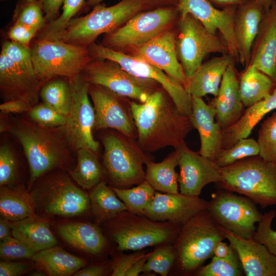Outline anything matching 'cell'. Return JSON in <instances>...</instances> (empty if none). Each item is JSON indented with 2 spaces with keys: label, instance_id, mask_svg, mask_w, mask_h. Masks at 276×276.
Masks as SVG:
<instances>
[{
  "label": "cell",
  "instance_id": "13",
  "mask_svg": "<svg viewBox=\"0 0 276 276\" xmlns=\"http://www.w3.org/2000/svg\"><path fill=\"white\" fill-rule=\"evenodd\" d=\"M90 84L101 86L120 96L144 103L157 89L158 83L136 77L109 60L93 59L81 73Z\"/></svg>",
  "mask_w": 276,
  "mask_h": 276
},
{
  "label": "cell",
  "instance_id": "14",
  "mask_svg": "<svg viewBox=\"0 0 276 276\" xmlns=\"http://www.w3.org/2000/svg\"><path fill=\"white\" fill-rule=\"evenodd\" d=\"M176 15V11L171 8L140 12L119 28L106 34L101 44L114 50L137 48L166 31Z\"/></svg>",
  "mask_w": 276,
  "mask_h": 276
},
{
  "label": "cell",
  "instance_id": "58",
  "mask_svg": "<svg viewBox=\"0 0 276 276\" xmlns=\"http://www.w3.org/2000/svg\"><path fill=\"white\" fill-rule=\"evenodd\" d=\"M10 221L1 217L0 220V240H3L12 236Z\"/></svg>",
  "mask_w": 276,
  "mask_h": 276
},
{
  "label": "cell",
  "instance_id": "33",
  "mask_svg": "<svg viewBox=\"0 0 276 276\" xmlns=\"http://www.w3.org/2000/svg\"><path fill=\"white\" fill-rule=\"evenodd\" d=\"M145 165V180L155 191L163 193H179V174L175 171L178 165V154L175 150L162 162L154 163L150 159Z\"/></svg>",
  "mask_w": 276,
  "mask_h": 276
},
{
  "label": "cell",
  "instance_id": "50",
  "mask_svg": "<svg viewBox=\"0 0 276 276\" xmlns=\"http://www.w3.org/2000/svg\"><path fill=\"white\" fill-rule=\"evenodd\" d=\"M38 32V31L34 27L15 22L10 28L8 32V36L10 40L30 48V43Z\"/></svg>",
  "mask_w": 276,
  "mask_h": 276
},
{
  "label": "cell",
  "instance_id": "25",
  "mask_svg": "<svg viewBox=\"0 0 276 276\" xmlns=\"http://www.w3.org/2000/svg\"><path fill=\"white\" fill-rule=\"evenodd\" d=\"M210 104L215 109L216 122L222 130L234 125L243 114L245 107L240 98L239 79L234 63L226 70L218 94Z\"/></svg>",
  "mask_w": 276,
  "mask_h": 276
},
{
  "label": "cell",
  "instance_id": "47",
  "mask_svg": "<svg viewBox=\"0 0 276 276\" xmlns=\"http://www.w3.org/2000/svg\"><path fill=\"white\" fill-rule=\"evenodd\" d=\"M275 215V210L263 214L252 239L263 244L276 257V231L271 227V224Z\"/></svg>",
  "mask_w": 276,
  "mask_h": 276
},
{
  "label": "cell",
  "instance_id": "4",
  "mask_svg": "<svg viewBox=\"0 0 276 276\" xmlns=\"http://www.w3.org/2000/svg\"><path fill=\"white\" fill-rule=\"evenodd\" d=\"M225 239L223 228L208 210L200 211L182 226L173 244L176 252L173 267L183 275L195 273L213 256L216 245Z\"/></svg>",
  "mask_w": 276,
  "mask_h": 276
},
{
  "label": "cell",
  "instance_id": "45",
  "mask_svg": "<svg viewBox=\"0 0 276 276\" xmlns=\"http://www.w3.org/2000/svg\"><path fill=\"white\" fill-rule=\"evenodd\" d=\"M30 48L11 40H5L2 43L1 52L11 59L19 68L31 74L36 75Z\"/></svg>",
  "mask_w": 276,
  "mask_h": 276
},
{
  "label": "cell",
  "instance_id": "18",
  "mask_svg": "<svg viewBox=\"0 0 276 276\" xmlns=\"http://www.w3.org/2000/svg\"><path fill=\"white\" fill-rule=\"evenodd\" d=\"M237 7L216 8L209 0H179L177 10L180 16L190 14L210 33L219 31L229 49V54L239 60L234 27Z\"/></svg>",
  "mask_w": 276,
  "mask_h": 276
},
{
  "label": "cell",
  "instance_id": "55",
  "mask_svg": "<svg viewBox=\"0 0 276 276\" xmlns=\"http://www.w3.org/2000/svg\"><path fill=\"white\" fill-rule=\"evenodd\" d=\"M107 266L105 264H95L83 267L76 271L73 275L75 276H100L102 275Z\"/></svg>",
  "mask_w": 276,
  "mask_h": 276
},
{
  "label": "cell",
  "instance_id": "46",
  "mask_svg": "<svg viewBox=\"0 0 276 276\" xmlns=\"http://www.w3.org/2000/svg\"><path fill=\"white\" fill-rule=\"evenodd\" d=\"M29 116L32 121L46 127L64 126L66 121V116L43 102L33 106Z\"/></svg>",
  "mask_w": 276,
  "mask_h": 276
},
{
  "label": "cell",
  "instance_id": "56",
  "mask_svg": "<svg viewBox=\"0 0 276 276\" xmlns=\"http://www.w3.org/2000/svg\"><path fill=\"white\" fill-rule=\"evenodd\" d=\"M235 250L227 243L221 241L215 246L213 250V256L219 258H226L233 254Z\"/></svg>",
  "mask_w": 276,
  "mask_h": 276
},
{
  "label": "cell",
  "instance_id": "2",
  "mask_svg": "<svg viewBox=\"0 0 276 276\" xmlns=\"http://www.w3.org/2000/svg\"><path fill=\"white\" fill-rule=\"evenodd\" d=\"M10 131L19 141L27 157L30 187L46 173L56 169H67L71 164V146L64 126L46 127L22 119Z\"/></svg>",
  "mask_w": 276,
  "mask_h": 276
},
{
  "label": "cell",
  "instance_id": "53",
  "mask_svg": "<svg viewBox=\"0 0 276 276\" xmlns=\"http://www.w3.org/2000/svg\"><path fill=\"white\" fill-rule=\"evenodd\" d=\"M32 108L30 104L21 100L6 101L0 105L1 111L5 113H22L29 112Z\"/></svg>",
  "mask_w": 276,
  "mask_h": 276
},
{
  "label": "cell",
  "instance_id": "39",
  "mask_svg": "<svg viewBox=\"0 0 276 276\" xmlns=\"http://www.w3.org/2000/svg\"><path fill=\"white\" fill-rule=\"evenodd\" d=\"M12 19L41 30L47 24L40 0H18Z\"/></svg>",
  "mask_w": 276,
  "mask_h": 276
},
{
  "label": "cell",
  "instance_id": "51",
  "mask_svg": "<svg viewBox=\"0 0 276 276\" xmlns=\"http://www.w3.org/2000/svg\"><path fill=\"white\" fill-rule=\"evenodd\" d=\"M145 250L138 251L130 254H121L114 259L112 262V276H125L127 271L137 260L146 255Z\"/></svg>",
  "mask_w": 276,
  "mask_h": 276
},
{
  "label": "cell",
  "instance_id": "11",
  "mask_svg": "<svg viewBox=\"0 0 276 276\" xmlns=\"http://www.w3.org/2000/svg\"><path fill=\"white\" fill-rule=\"evenodd\" d=\"M31 194L36 209L51 215L77 216L90 209L89 195L61 173L45 178Z\"/></svg>",
  "mask_w": 276,
  "mask_h": 276
},
{
  "label": "cell",
  "instance_id": "7",
  "mask_svg": "<svg viewBox=\"0 0 276 276\" xmlns=\"http://www.w3.org/2000/svg\"><path fill=\"white\" fill-rule=\"evenodd\" d=\"M103 164L111 182L117 188H127L145 180L144 165L150 159L134 139L117 131L101 136Z\"/></svg>",
  "mask_w": 276,
  "mask_h": 276
},
{
  "label": "cell",
  "instance_id": "60",
  "mask_svg": "<svg viewBox=\"0 0 276 276\" xmlns=\"http://www.w3.org/2000/svg\"><path fill=\"white\" fill-rule=\"evenodd\" d=\"M267 11L271 5L276 2V0H256Z\"/></svg>",
  "mask_w": 276,
  "mask_h": 276
},
{
  "label": "cell",
  "instance_id": "32",
  "mask_svg": "<svg viewBox=\"0 0 276 276\" xmlns=\"http://www.w3.org/2000/svg\"><path fill=\"white\" fill-rule=\"evenodd\" d=\"M31 259L51 276L73 274L86 265L84 259L55 246L35 252Z\"/></svg>",
  "mask_w": 276,
  "mask_h": 276
},
{
  "label": "cell",
  "instance_id": "29",
  "mask_svg": "<svg viewBox=\"0 0 276 276\" xmlns=\"http://www.w3.org/2000/svg\"><path fill=\"white\" fill-rule=\"evenodd\" d=\"M61 237L71 246L88 254L97 255L105 247L107 240L96 225L85 222H71L58 226Z\"/></svg>",
  "mask_w": 276,
  "mask_h": 276
},
{
  "label": "cell",
  "instance_id": "21",
  "mask_svg": "<svg viewBox=\"0 0 276 276\" xmlns=\"http://www.w3.org/2000/svg\"><path fill=\"white\" fill-rule=\"evenodd\" d=\"M176 42L174 32L166 30L135 48V55L163 71L185 87L188 78L178 58Z\"/></svg>",
  "mask_w": 276,
  "mask_h": 276
},
{
  "label": "cell",
  "instance_id": "48",
  "mask_svg": "<svg viewBox=\"0 0 276 276\" xmlns=\"http://www.w3.org/2000/svg\"><path fill=\"white\" fill-rule=\"evenodd\" d=\"M35 252L30 246L13 236L1 241L0 257L4 260L32 258Z\"/></svg>",
  "mask_w": 276,
  "mask_h": 276
},
{
  "label": "cell",
  "instance_id": "16",
  "mask_svg": "<svg viewBox=\"0 0 276 276\" xmlns=\"http://www.w3.org/2000/svg\"><path fill=\"white\" fill-rule=\"evenodd\" d=\"M88 94L95 109L94 130L113 129L135 140L137 130L131 111L130 101L98 85L90 84Z\"/></svg>",
  "mask_w": 276,
  "mask_h": 276
},
{
  "label": "cell",
  "instance_id": "26",
  "mask_svg": "<svg viewBox=\"0 0 276 276\" xmlns=\"http://www.w3.org/2000/svg\"><path fill=\"white\" fill-rule=\"evenodd\" d=\"M266 11L256 0H248L237 7L234 32L239 61L246 67L249 63L253 43Z\"/></svg>",
  "mask_w": 276,
  "mask_h": 276
},
{
  "label": "cell",
  "instance_id": "40",
  "mask_svg": "<svg viewBox=\"0 0 276 276\" xmlns=\"http://www.w3.org/2000/svg\"><path fill=\"white\" fill-rule=\"evenodd\" d=\"M198 276H242L244 274L236 251L226 258L213 256L211 262L195 272Z\"/></svg>",
  "mask_w": 276,
  "mask_h": 276
},
{
  "label": "cell",
  "instance_id": "30",
  "mask_svg": "<svg viewBox=\"0 0 276 276\" xmlns=\"http://www.w3.org/2000/svg\"><path fill=\"white\" fill-rule=\"evenodd\" d=\"M12 236L24 242L36 252L56 246L57 240L46 220L29 217L10 221Z\"/></svg>",
  "mask_w": 276,
  "mask_h": 276
},
{
  "label": "cell",
  "instance_id": "22",
  "mask_svg": "<svg viewBox=\"0 0 276 276\" xmlns=\"http://www.w3.org/2000/svg\"><path fill=\"white\" fill-rule=\"evenodd\" d=\"M223 229L226 239L238 256L245 275L276 276V257L265 246L252 238L244 239Z\"/></svg>",
  "mask_w": 276,
  "mask_h": 276
},
{
  "label": "cell",
  "instance_id": "5",
  "mask_svg": "<svg viewBox=\"0 0 276 276\" xmlns=\"http://www.w3.org/2000/svg\"><path fill=\"white\" fill-rule=\"evenodd\" d=\"M144 5L143 0H122L109 7L99 4L88 14L72 18L51 40L88 48L99 36L113 31L140 12Z\"/></svg>",
  "mask_w": 276,
  "mask_h": 276
},
{
  "label": "cell",
  "instance_id": "8",
  "mask_svg": "<svg viewBox=\"0 0 276 276\" xmlns=\"http://www.w3.org/2000/svg\"><path fill=\"white\" fill-rule=\"evenodd\" d=\"M112 239L117 249L140 250L147 247L173 244L182 226L157 221L145 216L123 212L112 219Z\"/></svg>",
  "mask_w": 276,
  "mask_h": 276
},
{
  "label": "cell",
  "instance_id": "15",
  "mask_svg": "<svg viewBox=\"0 0 276 276\" xmlns=\"http://www.w3.org/2000/svg\"><path fill=\"white\" fill-rule=\"evenodd\" d=\"M72 89V103L64 126L67 141L71 148L98 150L99 143L93 135L95 112L88 98L89 84L81 74L68 79Z\"/></svg>",
  "mask_w": 276,
  "mask_h": 276
},
{
  "label": "cell",
  "instance_id": "37",
  "mask_svg": "<svg viewBox=\"0 0 276 276\" xmlns=\"http://www.w3.org/2000/svg\"><path fill=\"white\" fill-rule=\"evenodd\" d=\"M58 78L51 79L42 86L40 98L43 102L67 116L72 103L71 86L68 79Z\"/></svg>",
  "mask_w": 276,
  "mask_h": 276
},
{
  "label": "cell",
  "instance_id": "42",
  "mask_svg": "<svg viewBox=\"0 0 276 276\" xmlns=\"http://www.w3.org/2000/svg\"><path fill=\"white\" fill-rule=\"evenodd\" d=\"M259 152L260 148L255 140L242 138L231 147L221 149L215 162L220 167H223L244 158L258 155Z\"/></svg>",
  "mask_w": 276,
  "mask_h": 276
},
{
  "label": "cell",
  "instance_id": "10",
  "mask_svg": "<svg viewBox=\"0 0 276 276\" xmlns=\"http://www.w3.org/2000/svg\"><path fill=\"white\" fill-rule=\"evenodd\" d=\"M176 44L178 60L188 79L210 54H229L225 40L209 32L190 14L180 16Z\"/></svg>",
  "mask_w": 276,
  "mask_h": 276
},
{
  "label": "cell",
  "instance_id": "20",
  "mask_svg": "<svg viewBox=\"0 0 276 276\" xmlns=\"http://www.w3.org/2000/svg\"><path fill=\"white\" fill-rule=\"evenodd\" d=\"M43 85L36 75L19 68L4 54H0V91L6 101L21 100L32 106L38 103Z\"/></svg>",
  "mask_w": 276,
  "mask_h": 276
},
{
  "label": "cell",
  "instance_id": "62",
  "mask_svg": "<svg viewBox=\"0 0 276 276\" xmlns=\"http://www.w3.org/2000/svg\"><path fill=\"white\" fill-rule=\"evenodd\" d=\"M1 1H6V0H1Z\"/></svg>",
  "mask_w": 276,
  "mask_h": 276
},
{
  "label": "cell",
  "instance_id": "44",
  "mask_svg": "<svg viewBox=\"0 0 276 276\" xmlns=\"http://www.w3.org/2000/svg\"><path fill=\"white\" fill-rule=\"evenodd\" d=\"M257 142L259 155L266 160L276 163V111L262 123Z\"/></svg>",
  "mask_w": 276,
  "mask_h": 276
},
{
  "label": "cell",
  "instance_id": "23",
  "mask_svg": "<svg viewBox=\"0 0 276 276\" xmlns=\"http://www.w3.org/2000/svg\"><path fill=\"white\" fill-rule=\"evenodd\" d=\"M248 65L255 66L276 81V2L263 16Z\"/></svg>",
  "mask_w": 276,
  "mask_h": 276
},
{
  "label": "cell",
  "instance_id": "3",
  "mask_svg": "<svg viewBox=\"0 0 276 276\" xmlns=\"http://www.w3.org/2000/svg\"><path fill=\"white\" fill-rule=\"evenodd\" d=\"M219 189L245 196L262 209L276 205V163L259 155L221 167Z\"/></svg>",
  "mask_w": 276,
  "mask_h": 276
},
{
  "label": "cell",
  "instance_id": "36",
  "mask_svg": "<svg viewBox=\"0 0 276 276\" xmlns=\"http://www.w3.org/2000/svg\"><path fill=\"white\" fill-rule=\"evenodd\" d=\"M77 165L68 172L72 178L82 188L90 189L101 182L103 169L95 152L86 148L77 151Z\"/></svg>",
  "mask_w": 276,
  "mask_h": 276
},
{
  "label": "cell",
  "instance_id": "49",
  "mask_svg": "<svg viewBox=\"0 0 276 276\" xmlns=\"http://www.w3.org/2000/svg\"><path fill=\"white\" fill-rule=\"evenodd\" d=\"M17 164L11 148L6 144L0 147V185L12 187L17 177Z\"/></svg>",
  "mask_w": 276,
  "mask_h": 276
},
{
  "label": "cell",
  "instance_id": "57",
  "mask_svg": "<svg viewBox=\"0 0 276 276\" xmlns=\"http://www.w3.org/2000/svg\"><path fill=\"white\" fill-rule=\"evenodd\" d=\"M150 252L147 253L145 256L137 260L133 265L127 271L125 276H137L142 272L143 266L146 263Z\"/></svg>",
  "mask_w": 276,
  "mask_h": 276
},
{
  "label": "cell",
  "instance_id": "24",
  "mask_svg": "<svg viewBox=\"0 0 276 276\" xmlns=\"http://www.w3.org/2000/svg\"><path fill=\"white\" fill-rule=\"evenodd\" d=\"M191 104L190 117L200 140V148L198 152L215 162L222 149V133L220 125L215 122V109L201 97H191Z\"/></svg>",
  "mask_w": 276,
  "mask_h": 276
},
{
  "label": "cell",
  "instance_id": "31",
  "mask_svg": "<svg viewBox=\"0 0 276 276\" xmlns=\"http://www.w3.org/2000/svg\"><path fill=\"white\" fill-rule=\"evenodd\" d=\"M36 206L31 193L22 185L15 187L1 186L0 213L10 221L35 217Z\"/></svg>",
  "mask_w": 276,
  "mask_h": 276
},
{
  "label": "cell",
  "instance_id": "41",
  "mask_svg": "<svg viewBox=\"0 0 276 276\" xmlns=\"http://www.w3.org/2000/svg\"><path fill=\"white\" fill-rule=\"evenodd\" d=\"M176 259V252L173 244L158 246L150 252L142 272H154L162 276H167L173 267Z\"/></svg>",
  "mask_w": 276,
  "mask_h": 276
},
{
  "label": "cell",
  "instance_id": "28",
  "mask_svg": "<svg viewBox=\"0 0 276 276\" xmlns=\"http://www.w3.org/2000/svg\"><path fill=\"white\" fill-rule=\"evenodd\" d=\"M276 109V82L272 91L264 99L246 108L241 118L234 125L222 130V149H228L238 140L248 137L263 118Z\"/></svg>",
  "mask_w": 276,
  "mask_h": 276
},
{
  "label": "cell",
  "instance_id": "17",
  "mask_svg": "<svg viewBox=\"0 0 276 276\" xmlns=\"http://www.w3.org/2000/svg\"><path fill=\"white\" fill-rule=\"evenodd\" d=\"M178 154L180 193L199 197L206 185L219 182L221 167L214 161L191 150L185 142L175 149Z\"/></svg>",
  "mask_w": 276,
  "mask_h": 276
},
{
  "label": "cell",
  "instance_id": "52",
  "mask_svg": "<svg viewBox=\"0 0 276 276\" xmlns=\"http://www.w3.org/2000/svg\"><path fill=\"white\" fill-rule=\"evenodd\" d=\"M30 268L28 263L3 260L0 262V275L19 276L26 273Z\"/></svg>",
  "mask_w": 276,
  "mask_h": 276
},
{
  "label": "cell",
  "instance_id": "9",
  "mask_svg": "<svg viewBox=\"0 0 276 276\" xmlns=\"http://www.w3.org/2000/svg\"><path fill=\"white\" fill-rule=\"evenodd\" d=\"M88 48L94 59L111 60L133 76L156 82L168 94L179 110L190 116L191 96L181 83L163 71L135 55H128L101 44L94 43Z\"/></svg>",
  "mask_w": 276,
  "mask_h": 276
},
{
  "label": "cell",
  "instance_id": "38",
  "mask_svg": "<svg viewBox=\"0 0 276 276\" xmlns=\"http://www.w3.org/2000/svg\"><path fill=\"white\" fill-rule=\"evenodd\" d=\"M111 189L124 203L128 211L141 216H144L145 209L152 201L156 192L146 180L130 189L117 187Z\"/></svg>",
  "mask_w": 276,
  "mask_h": 276
},
{
  "label": "cell",
  "instance_id": "27",
  "mask_svg": "<svg viewBox=\"0 0 276 276\" xmlns=\"http://www.w3.org/2000/svg\"><path fill=\"white\" fill-rule=\"evenodd\" d=\"M234 58L229 54L214 57L203 62L188 79L185 87L191 97H201L211 94L216 97L222 78Z\"/></svg>",
  "mask_w": 276,
  "mask_h": 276
},
{
  "label": "cell",
  "instance_id": "12",
  "mask_svg": "<svg viewBox=\"0 0 276 276\" xmlns=\"http://www.w3.org/2000/svg\"><path fill=\"white\" fill-rule=\"evenodd\" d=\"M207 210L220 226L244 239L252 237L263 215L248 197L219 188L212 194Z\"/></svg>",
  "mask_w": 276,
  "mask_h": 276
},
{
  "label": "cell",
  "instance_id": "19",
  "mask_svg": "<svg viewBox=\"0 0 276 276\" xmlns=\"http://www.w3.org/2000/svg\"><path fill=\"white\" fill-rule=\"evenodd\" d=\"M209 201L199 197L156 192L144 216L157 221L182 226L195 214L207 209Z\"/></svg>",
  "mask_w": 276,
  "mask_h": 276
},
{
  "label": "cell",
  "instance_id": "35",
  "mask_svg": "<svg viewBox=\"0 0 276 276\" xmlns=\"http://www.w3.org/2000/svg\"><path fill=\"white\" fill-rule=\"evenodd\" d=\"M89 197L91 212L100 221H110L127 211L124 203L111 188L103 181L92 188Z\"/></svg>",
  "mask_w": 276,
  "mask_h": 276
},
{
  "label": "cell",
  "instance_id": "59",
  "mask_svg": "<svg viewBox=\"0 0 276 276\" xmlns=\"http://www.w3.org/2000/svg\"><path fill=\"white\" fill-rule=\"evenodd\" d=\"M215 5L222 7L223 8L226 7H238L248 0H209Z\"/></svg>",
  "mask_w": 276,
  "mask_h": 276
},
{
  "label": "cell",
  "instance_id": "34",
  "mask_svg": "<svg viewBox=\"0 0 276 276\" xmlns=\"http://www.w3.org/2000/svg\"><path fill=\"white\" fill-rule=\"evenodd\" d=\"M276 81L253 65H248L239 79L240 98L245 107L258 103L273 89Z\"/></svg>",
  "mask_w": 276,
  "mask_h": 276
},
{
  "label": "cell",
  "instance_id": "1",
  "mask_svg": "<svg viewBox=\"0 0 276 276\" xmlns=\"http://www.w3.org/2000/svg\"><path fill=\"white\" fill-rule=\"evenodd\" d=\"M137 130V143L144 152L178 147L194 129L190 117L183 114L168 94L158 88L144 103L130 101Z\"/></svg>",
  "mask_w": 276,
  "mask_h": 276
},
{
  "label": "cell",
  "instance_id": "43",
  "mask_svg": "<svg viewBox=\"0 0 276 276\" xmlns=\"http://www.w3.org/2000/svg\"><path fill=\"white\" fill-rule=\"evenodd\" d=\"M85 0H65L58 18L48 24L37 33L38 39H53L67 26L84 6Z\"/></svg>",
  "mask_w": 276,
  "mask_h": 276
},
{
  "label": "cell",
  "instance_id": "61",
  "mask_svg": "<svg viewBox=\"0 0 276 276\" xmlns=\"http://www.w3.org/2000/svg\"><path fill=\"white\" fill-rule=\"evenodd\" d=\"M102 0H87L86 4L87 6L95 7L99 4Z\"/></svg>",
  "mask_w": 276,
  "mask_h": 276
},
{
  "label": "cell",
  "instance_id": "54",
  "mask_svg": "<svg viewBox=\"0 0 276 276\" xmlns=\"http://www.w3.org/2000/svg\"><path fill=\"white\" fill-rule=\"evenodd\" d=\"M47 24L60 16L59 10L65 0H40Z\"/></svg>",
  "mask_w": 276,
  "mask_h": 276
},
{
  "label": "cell",
  "instance_id": "6",
  "mask_svg": "<svg viewBox=\"0 0 276 276\" xmlns=\"http://www.w3.org/2000/svg\"><path fill=\"white\" fill-rule=\"evenodd\" d=\"M30 48L35 72L43 85L55 78L81 74L94 59L88 48L57 39L37 38Z\"/></svg>",
  "mask_w": 276,
  "mask_h": 276
}]
</instances>
